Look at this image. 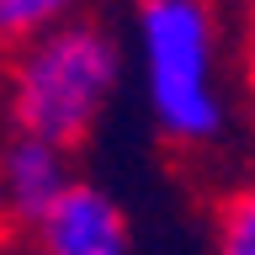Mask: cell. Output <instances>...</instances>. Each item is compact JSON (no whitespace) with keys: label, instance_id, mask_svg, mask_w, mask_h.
I'll list each match as a JSON object with an SVG mask.
<instances>
[{"label":"cell","instance_id":"obj_1","mask_svg":"<svg viewBox=\"0 0 255 255\" xmlns=\"http://www.w3.org/2000/svg\"><path fill=\"white\" fill-rule=\"evenodd\" d=\"M128 64L154 138L170 154H218L234 138L229 21L218 0H133Z\"/></svg>","mask_w":255,"mask_h":255},{"label":"cell","instance_id":"obj_2","mask_svg":"<svg viewBox=\"0 0 255 255\" xmlns=\"http://www.w3.org/2000/svg\"><path fill=\"white\" fill-rule=\"evenodd\" d=\"M128 85V48L107 16L80 11L0 59V128L64 154L91 143Z\"/></svg>","mask_w":255,"mask_h":255},{"label":"cell","instance_id":"obj_3","mask_svg":"<svg viewBox=\"0 0 255 255\" xmlns=\"http://www.w3.org/2000/svg\"><path fill=\"white\" fill-rule=\"evenodd\" d=\"M21 239L32 255H138V234L123 197L91 175H75Z\"/></svg>","mask_w":255,"mask_h":255},{"label":"cell","instance_id":"obj_4","mask_svg":"<svg viewBox=\"0 0 255 255\" xmlns=\"http://www.w3.org/2000/svg\"><path fill=\"white\" fill-rule=\"evenodd\" d=\"M75 181V154L27 133H0V234H27Z\"/></svg>","mask_w":255,"mask_h":255},{"label":"cell","instance_id":"obj_5","mask_svg":"<svg viewBox=\"0 0 255 255\" xmlns=\"http://www.w3.org/2000/svg\"><path fill=\"white\" fill-rule=\"evenodd\" d=\"M207 255H255V181H239L213 202Z\"/></svg>","mask_w":255,"mask_h":255},{"label":"cell","instance_id":"obj_6","mask_svg":"<svg viewBox=\"0 0 255 255\" xmlns=\"http://www.w3.org/2000/svg\"><path fill=\"white\" fill-rule=\"evenodd\" d=\"M85 11V0H0V59Z\"/></svg>","mask_w":255,"mask_h":255},{"label":"cell","instance_id":"obj_7","mask_svg":"<svg viewBox=\"0 0 255 255\" xmlns=\"http://www.w3.org/2000/svg\"><path fill=\"white\" fill-rule=\"evenodd\" d=\"M239 16H245V53H250V75H255V0H239Z\"/></svg>","mask_w":255,"mask_h":255},{"label":"cell","instance_id":"obj_8","mask_svg":"<svg viewBox=\"0 0 255 255\" xmlns=\"http://www.w3.org/2000/svg\"><path fill=\"white\" fill-rule=\"evenodd\" d=\"M0 255H32L21 234H0Z\"/></svg>","mask_w":255,"mask_h":255},{"label":"cell","instance_id":"obj_9","mask_svg":"<svg viewBox=\"0 0 255 255\" xmlns=\"http://www.w3.org/2000/svg\"><path fill=\"white\" fill-rule=\"evenodd\" d=\"M0 133H5V128H0Z\"/></svg>","mask_w":255,"mask_h":255}]
</instances>
